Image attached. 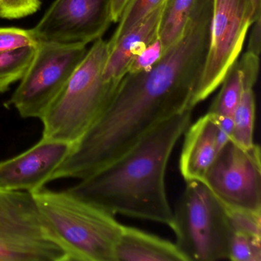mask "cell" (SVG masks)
<instances>
[{
    "instance_id": "obj_1",
    "label": "cell",
    "mask_w": 261,
    "mask_h": 261,
    "mask_svg": "<svg viewBox=\"0 0 261 261\" xmlns=\"http://www.w3.org/2000/svg\"><path fill=\"white\" fill-rule=\"evenodd\" d=\"M183 111L151 129L133 147L81 179L68 192L114 215L170 226L166 169L175 145L192 123Z\"/></svg>"
},
{
    "instance_id": "obj_2",
    "label": "cell",
    "mask_w": 261,
    "mask_h": 261,
    "mask_svg": "<svg viewBox=\"0 0 261 261\" xmlns=\"http://www.w3.org/2000/svg\"><path fill=\"white\" fill-rule=\"evenodd\" d=\"M32 194L68 261H117L116 247L123 225L115 215L67 189L45 186Z\"/></svg>"
},
{
    "instance_id": "obj_3",
    "label": "cell",
    "mask_w": 261,
    "mask_h": 261,
    "mask_svg": "<svg viewBox=\"0 0 261 261\" xmlns=\"http://www.w3.org/2000/svg\"><path fill=\"white\" fill-rule=\"evenodd\" d=\"M108 41H94L82 62L41 117L42 137L75 143L103 115L117 85L103 77Z\"/></svg>"
},
{
    "instance_id": "obj_4",
    "label": "cell",
    "mask_w": 261,
    "mask_h": 261,
    "mask_svg": "<svg viewBox=\"0 0 261 261\" xmlns=\"http://www.w3.org/2000/svg\"><path fill=\"white\" fill-rule=\"evenodd\" d=\"M169 227L186 261L228 259L232 228L227 208L202 181H186Z\"/></svg>"
},
{
    "instance_id": "obj_5",
    "label": "cell",
    "mask_w": 261,
    "mask_h": 261,
    "mask_svg": "<svg viewBox=\"0 0 261 261\" xmlns=\"http://www.w3.org/2000/svg\"><path fill=\"white\" fill-rule=\"evenodd\" d=\"M0 261H68L30 192L0 187Z\"/></svg>"
},
{
    "instance_id": "obj_6",
    "label": "cell",
    "mask_w": 261,
    "mask_h": 261,
    "mask_svg": "<svg viewBox=\"0 0 261 261\" xmlns=\"http://www.w3.org/2000/svg\"><path fill=\"white\" fill-rule=\"evenodd\" d=\"M88 51L87 45L37 42L34 57L10 105L22 118L40 120Z\"/></svg>"
},
{
    "instance_id": "obj_7",
    "label": "cell",
    "mask_w": 261,
    "mask_h": 261,
    "mask_svg": "<svg viewBox=\"0 0 261 261\" xmlns=\"http://www.w3.org/2000/svg\"><path fill=\"white\" fill-rule=\"evenodd\" d=\"M203 182L226 208L261 212L260 149L229 140L220 149Z\"/></svg>"
},
{
    "instance_id": "obj_8",
    "label": "cell",
    "mask_w": 261,
    "mask_h": 261,
    "mask_svg": "<svg viewBox=\"0 0 261 261\" xmlns=\"http://www.w3.org/2000/svg\"><path fill=\"white\" fill-rule=\"evenodd\" d=\"M254 22L251 0H214L210 48L195 105L221 85L242 51L249 29Z\"/></svg>"
},
{
    "instance_id": "obj_9",
    "label": "cell",
    "mask_w": 261,
    "mask_h": 261,
    "mask_svg": "<svg viewBox=\"0 0 261 261\" xmlns=\"http://www.w3.org/2000/svg\"><path fill=\"white\" fill-rule=\"evenodd\" d=\"M112 22V0H56L30 30L37 42L87 45Z\"/></svg>"
},
{
    "instance_id": "obj_10",
    "label": "cell",
    "mask_w": 261,
    "mask_h": 261,
    "mask_svg": "<svg viewBox=\"0 0 261 261\" xmlns=\"http://www.w3.org/2000/svg\"><path fill=\"white\" fill-rule=\"evenodd\" d=\"M74 144L42 137L25 152L0 161V187L30 193L45 187Z\"/></svg>"
},
{
    "instance_id": "obj_11",
    "label": "cell",
    "mask_w": 261,
    "mask_h": 261,
    "mask_svg": "<svg viewBox=\"0 0 261 261\" xmlns=\"http://www.w3.org/2000/svg\"><path fill=\"white\" fill-rule=\"evenodd\" d=\"M184 134L180 172L186 181H202L220 150L218 118L207 112L190 124Z\"/></svg>"
},
{
    "instance_id": "obj_12",
    "label": "cell",
    "mask_w": 261,
    "mask_h": 261,
    "mask_svg": "<svg viewBox=\"0 0 261 261\" xmlns=\"http://www.w3.org/2000/svg\"><path fill=\"white\" fill-rule=\"evenodd\" d=\"M163 5L125 35L110 50L103 72L105 81L119 83L127 73L136 56L158 38L159 23Z\"/></svg>"
},
{
    "instance_id": "obj_13",
    "label": "cell",
    "mask_w": 261,
    "mask_h": 261,
    "mask_svg": "<svg viewBox=\"0 0 261 261\" xmlns=\"http://www.w3.org/2000/svg\"><path fill=\"white\" fill-rule=\"evenodd\" d=\"M117 261H186L175 246L164 238L123 225L116 247Z\"/></svg>"
},
{
    "instance_id": "obj_14",
    "label": "cell",
    "mask_w": 261,
    "mask_h": 261,
    "mask_svg": "<svg viewBox=\"0 0 261 261\" xmlns=\"http://www.w3.org/2000/svg\"><path fill=\"white\" fill-rule=\"evenodd\" d=\"M195 2V0L165 1L158 28V38L164 53L181 39Z\"/></svg>"
},
{
    "instance_id": "obj_15",
    "label": "cell",
    "mask_w": 261,
    "mask_h": 261,
    "mask_svg": "<svg viewBox=\"0 0 261 261\" xmlns=\"http://www.w3.org/2000/svg\"><path fill=\"white\" fill-rule=\"evenodd\" d=\"M243 91L241 100L232 116L233 131L230 140L241 147L249 148L254 144L256 103L253 88L255 82L242 79Z\"/></svg>"
},
{
    "instance_id": "obj_16",
    "label": "cell",
    "mask_w": 261,
    "mask_h": 261,
    "mask_svg": "<svg viewBox=\"0 0 261 261\" xmlns=\"http://www.w3.org/2000/svg\"><path fill=\"white\" fill-rule=\"evenodd\" d=\"M221 85V90L207 113L217 117H232L244 91L238 60L229 68Z\"/></svg>"
},
{
    "instance_id": "obj_17",
    "label": "cell",
    "mask_w": 261,
    "mask_h": 261,
    "mask_svg": "<svg viewBox=\"0 0 261 261\" xmlns=\"http://www.w3.org/2000/svg\"><path fill=\"white\" fill-rule=\"evenodd\" d=\"M36 45L0 54V93L8 91L13 84L22 79L34 57Z\"/></svg>"
},
{
    "instance_id": "obj_18",
    "label": "cell",
    "mask_w": 261,
    "mask_h": 261,
    "mask_svg": "<svg viewBox=\"0 0 261 261\" xmlns=\"http://www.w3.org/2000/svg\"><path fill=\"white\" fill-rule=\"evenodd\" d=\"M166 0H129L125 7L111 39L109 51L125 36L164 4Z\"/></svg>"
},
{
    "instance_id": "obj_19",
    "label": "cell",
    "mask_w": 261,
    "mask_h": 261,
    "mask_svg": "<svg viewBox=\"0 0 261 261\" xmlns=\"http://www.w3.org/2000/svg\"><path fill=\"white\" fill-rule=\"evenodd\" d=\"M228 259L232 261H261V238L232 231Z\"/></svg>"
},
{
    "instance_id": "obj_20",
    "label": "cell",
    "mask_w": 261,
    "mask_h": 261,
    "mask_svg": "<svg viewBox=\"0 0 261 261\" xmlns=\"http://www.w3.org/2000/svg\"><path fill=\"white\" fill-rule=\"evenodd\" d=\"M232 231L261 238V212L227 208Z\"/></svg>"
},
{
    "instance_id": "obj_21",
    "label": "cell",
    "mask_w": 261,
    "mask_h": 261,
    "mask_svg": "<svg viewBox=\"0 0 261 261\" xmlns=\"http://www.w3.org/2000/svg\"><path fill=\"white\" fill-rule=\"evenodd\" d=\"M31 30L18 28H0V54L22 47L36 45Z\"/></svg>"
},
{
    "instance_id": "obj_22",
    "label": "cell",
    "mask_w": 261,
    "mask_h": 261,
    "mask_svg": "<svg viewBox=\"0 0 261 261\" xmlns=\"http://www.w3.org/2000/svg\"><path fill=\"white\" fill-rule=\"evenodd\" d=\"M40 6V0H0V17L20 19L34 14Z\"/></svg>"
},
{
    "instance_id": "obj_23",
    "label": "cell",
    "mask_w": 261,
    "mask_h": 261,
    "mask_svg": "<svg viewBox=\"0 0 261 261\" xmlns=\"http://www.w3.org/2000/svg\"><path fill=\"white\" fill-rule=\"evenodd\" d=\"M164 54L163 46L159 38L146 46L131 62L127 73L146 71L152 68Z\"/></svg>"
},
{
    "instance_id": "obj_24",
    "label": "cell",
    "mask_w": 261,
    "mask_h": 261,
    "mask_svg": "<svg viewBox=\"0 0 261 261\" xmlns=\"http://www.w3.org/2000/svg\"><path fill=\"white\" fill-rule=\"evenodd\" d=\"M252 25L253 28L250 34L247 53L259 57L261 47V18L256 19Z\"/></svg>"
},
{
    "instance_id": "obj_25",
    "label": "cell",
    "mask_w": 261,
    "mask_h": 261,
    "mask_svg": "<svg viewBox=\"0 0 261 261\" xmlns=\"http://www.w3.org/2000/svg\"><path fill=\"white\" fill-rule=\"evenodd\" d=\"M129 0H112L113 22H118L125 7Z\"/></svg>"
},
{
    "instance_id": "obj_26",
    "label": "cell",
    "mask_w": 261,
    "mask_h": 261,
    "mask_svg": "<svg viewBox=\"0 0 261 261\" xmlns=\"http://www.w3.org/2000/svg\"><path fill=\"white\" fill-rule=\"evenodd\" d=\"M253 8V19L255 21L256 19L261 18V0H251Z\"/></svg>"
}]
</instances>
